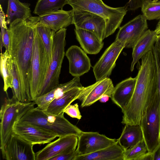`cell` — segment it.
Instances as JSON below:
<instances>
[{
  "label": "cell",
  "instance_id": "6",
  "mask_svg": "<svg viewBox=\"0 0 160 160\" xmlns=\"http://www.w3.org/2000/svg\"><path fill=\"white\" fill-rule=\"evenodd\" d=\"M67 29L63 28L55 32L53 36L52 58L43 82L38 97L50 91L59 84L62 65L65 55Z\"/></svg>",
  "mask_w": 160,
  "mask_h": 160
},
{
  "label": "cell",
  "instance_id": "11",
  "mask_svg": "<svg viewBox=\"0 0 160 160\" xmlns=\"http://www.w3.org/2000/svg\"><path fill=\"white\" fill-rule=\"evenodd\" d=\"M72 24L75 28L89 31L100 40L105 38L106 24L100 16L86 11L73 10Z\"/></svg>",
  "mask_w": 160,
  "mask_h": 160
},
{
  "label": "cell",
  "instance_id": "36",
  "mask_svg": "<svg viewBox=\"0 0 160 160\" xmlns=\"http://www.w3.org/2000/svg\"><path fill=\"white\" fill-rule=\"evenodd\" d=\"M146 0H129L125 5L128 10L133 11L141 8L144 2Z\"/></svg>",
  "mask_w": 160,
  "mask_h": 160
},
{
  "label": "cell",
  "instance_id": "16",
  "mask_svg": "<svg viewBox=\"0 0 160 160\" xmlns=\"http://www.w3.org/2000/svg\"><path fill=\"white\" fill-rule=\"evenodd\" d=\"M12 132L34 145L49 143L57 137L32 125L16 121Z\"/></svg>",
  "mask_w": 160,
  "mask_h": 160
},
{
  "label": "cell",
  "instance_id": "18",
  "mask_svg": "<svg viewBox=\"0 0 160 160\" xmlns=\"http://www.w3.org/2000/svg\"><path fill=\"white\" fill-rule=\"evenodd\" d=\"M65 55L69 62V72L74 77H79L88 72L91 67L90 60L86 53L76 45L70 47Z\"/></svg>",
  "mask_w": 160,
  "mask_h": 160
},
{
  "label": "cell",
  "instance_id": "22",
  "mask_svg": "<svg viewBox=\"0 0 160 160\" xmlns=\"http://www.w3.org/2000/svg\"><path fill=\"white\" fill-rule=\"evenodd\" d=\"M124 150L117 142L93 153L77 156L74 160H124Z\"/></svg>",
  "mask_w": 160,
  "mask_h": 160
},
{
  "label": "cell",
  "instance_id": "31",
  "mask_svg": "<svg viewBox=\"0 0 160 160\" xmlns=\"http://www.w3.org/2000/svg\"><path fill=\"white\" fill-rule=\"evenodd\" d=\"M143 15L147 20L160 19V1L146 0L141 7Z\"/></svg>",
  "mask_w": 160,
  "mask_h": 160
},
{
  "label": "cell",
  "instance_id": "9",
  "mask_svg": "<svg viewBox=\"0 0 160 160\" xmlns=\"http://www.w3.org/2000/svg\"><path fill=\"white\" fill-rule=\"evenodd\" d=\"M33 145L13 132L1 151L7 160H35Z\"/></svg>",
  "mask_w": 160,
  "mask_h": 160
},
{
  "label": "cell",
  "instance_id": "44",
  "mask_svg": "<svg viewBox=\"0 0 160 160\" xmlns=\"http://www.w3.org/2000/svg\"><path fill=\"white\" fill-rule=\"evenodd\" d=\"M159 21H160V20H159Z\"/></svg>",
  "mask_w": 160,
  "mask_h": 160
},
{
  "label": "cell",
  "instance_id": "26",
  "mask_svg": "<svg viewBox=\"0 0 160 160\" xmlns=\"http://www.w3.org/2000/svg\"><path fill=\"white\" fill-rule=\"evenodd\" d=\"M30 4L22 2L19 0H8L6 15L7 24L17 19L26 20L31 17Z\"/></svg>",
  "mask_w": 160,
  "mask_h": 160
},
{
  "label": "cell",
  "instance_id": "8",
  "mask_svg": "<svg viewBox=\"0 0 160 160\" xmlns=\"http://www.w3.org/2000/svg\"><path fill=\"white\" fill-rule=\"evenodd\" d=\"M50 63V62L46 55L43 43L37 32L36 26L30 82V94L32 101L38 97Z\"/></svg>",
  "mask_w": 160,
  "mask_h": 160
},
{
  "label": "cell",
  "instance_id": "34",
  "mask_svg": "<svg viewBox=\"0 0 160 160\" xmlns=\"http://www.w3.org/2000/svg\"><path fill=\"white\" fill-rule=\"evenodd\" d=\"M157 71L158 89L160 98V49L155 44L152 48Z\"/></svg>",
  "mask_w": 160,
  "mask_h": 160
},
{
  "label": "cell",
  "instance_id": "10",
  "mask_svg": "<svg viewBox=\"0 0 160 160\" xmlns=\"http://www.w3.org/2000/svg\"><path fill=\"white\" fill-rule=\"evenodd\" d=\"M124 44L115 40L105 50L93 68L96 81L108 78L116 66V61L122 49Z\"/></svg>",
  "mask_w": 160,
  "mask_h": 160
},
{
  "label": "cell",
  "instance_id": "15",
  "mask_svg": "<svg viewBox=\"0 0 160 160\" xmlns=\"http://www.w3.org/2000/svg\"><path fill=\"white\" fill-rule=\"evenodd\" d=\"M114 88L111 79L107 78L90 86L83 87L77 99L81 101L82 108L90 106L104 95H107L110 98Z\"/></svg>",
  "mask_w": 160,
  "mask_h": 160
},
{
  "label": "cell",
  "instance_id": "28",
  "mask_svg": "<svg viewBox=\"0 0 160 160\" xmlns=\"http://www.w3.org/2000/svg\"><path fill=\"white\" fill-rule=\"evenodd\" d=\"M35 22L38 33L44 46L47 57L50 62L53 50V36L56 32L42 24Z\"/></svg>",
  "mask_w": 160,
  "mask_h": 160
},
{
  "label": "cell",
  "instance_id": "43",
  "mask_svg": "<svg viewBox=\"0 0 160 160\" xmlns=\"http://www.w3.org/2000/svg\"><path fill=\"white\" fill-rule=\"evenodd\" d=\"M159 0H153L152 1L154 2H157Z\"/></svg>",
  "mask_w": 160,
  "mask_h": 160
},
{
  "label": "cell",
  "instance_id": "21",
  "mask_svg": "<svg viewBox=\"0 0 160 160\" xmlns=\"http://www.w3.org/2000/svg\"><path fill=\"white\" fill-rule=\"evenodd\" d=\"M157 34L155 30L147 29L137 41L132 48V60L130 70L132 72L135 65L142 56L152 49Z\"/></svg>",
  "mask_w": 160,
  "mask_h": 160
},
{
  "label": "cell",
  "instance_id": "4",
  "mask_svg": "<svg viewBox=\"0 0 160 160\" xmlns=\"http://www.w3.org/2000/svg\"><path fill=\"white\" fill-rule=\"evenodd\" d=\"M148 152H153L160 143V98L158 87L148 96L139 124Z\"/></svg>",
  "mask_w": 160,
  "mask_h": 160
},
{
  "label": "cell",
  "instance_id": "30",
  "mask_svg": "<svg viewBox=\"0 0 160 160\" xmlns=\"http://www.w3.org/2000/svg\"><path fill=\"white\" fill-rule=\"evenodd\" d=\"M0 25L1 28L0 35V45L1 53L3 47L6 51L10 53V39L9 28H8L6 15L0 5Z\"/></svg>",
  "mask_w": 160,
  "mask_h": 160
},
{
  "label": "cell",
  "instance_id": "32",
  "mask_svg": "<svg viewBox=\"0 0 160 160\" xmlns=\"http://www.w3.org/2000/svg\"><path fill=\"white\" fill-rule=\"evenodd\" d=\"M148 152L143 138L132 147L124 150V160H137Z\"/></svg>",
  "mask_w": 160,
  "mask_h": 160
},
{
  "label": "cell",
  "instance_id": "24",
  "mask_svg": "<svg viewBox=\"0 0 160 160\" xmlns=\"http://www.w3.org/2000/svg\"><path fill=\"white\" fill-rule=\"evenodd\" d=\"M81 88H74L65 92L59 97L53 100L45 111L49 113L55 115L64 114L66 108L77 99Z\"/></svg>",
  "mask_w": 160,
  "mask_h": 160
},
{
  "label": "cell",
  "instance_id": "12",
  "mask_svg": "<svg viewBox=\"0 0 160 160\" xmlns=\"http://www.w3.org/2000/svg\"><path fill=\"white\" fill-rule=\"evenodd\" d=\"M119 29L115 40L124 44L125 48H132L148 29L147 20L143 15L140 14Z\"/></svg>",
  "mask_w": 160,
  "mask_h": 160
},
{
  "label": "cell",
  "instance_id": "7",
  "mask_svg": "<svg viewBox=\"0 0 160 160\" xmlns=\"http://www.w3.org/2000/svg\"><path fill=\"white\" fill-rule=\"evenodd\" d=\"M33 101L22 102L12 97L5 98L0 111V149L2 150L13 132L15 122L28 111L34 108Z\"/></svg>",
  "mask_w": 160,
  "mask_h": 160
},
{
  "label": "cell",
  "instance_id": "41",
  "mask_svg": "<svg viewBox=\"0 0 160 160\" xmlns=\"http://www.w3.org/2000/svg\"><path fill=\"white\" fill-rule=\"evenodd\" d=\"M155 44L160 49V35L157 36Z\"/></svg>",
  "mask_w": 160,
  "mask_h": 160
},
{
  "label": "cell",
  "instance_id": "38",
  "mask_svg": "<svg viewBox=\"0 0 160 160\" xmlns=\"http://www.w3.org/2000/svg\"><path fill=\"white\" fill-rule=\"evenodd\" d=\"M137 160H153V152H148L139 158Z\"/></svg>",
  "mask_w": 160,
  "mask_h": 160
},
{
  "label": "cell",
  "instance_id": "20",
  "mask_svg": "<svg viewBox=\"0 0 160 160\" xmlns=\"http://www.w3.org/2000/svg\"><path fill=\"white\" fill-rule=\"evenodd\" d=\"M136 80V77H130L120 82L114 87L110 98L122 110L128 105L132 97Z\"/></svg>",
  "mask_w": 160,
  "mask_h": 160
},
{
  "label": "cell",
  "instance_id": "42",
  "mask_svg": "<svg viewBox=\"0 0 160 160\" xmlns=\"http://www.w3.org/2000/svg\"><path fill=\"white\" fill-rule=\"evenodd\" d=\"M155 30L157 33V35H160V21L159 22Z\"/></svg>",
  "mask_w": 160,
  "mask_h": 160
},
{
  "label": "cell",
  "instance_id": "29",
  "mask_svg": "<svg viewBox=\"0 0 160 160\" xmlns=\"http://www.w3.org/2000/svg\"><path fill=\"white\" fill-rule=\"evenodd\" d=\"M67 0H38L33 13L41 16L52 12L62 9Z\"/></svg>",
  "mask_w": 160,
  "mask_h": 160
},
{
  "label": "cell",
  "instance_id": "13",
  "mask_svg": "<svg viewBox=\"0 0 160 160\" xmlns=\"http://www.w3.org/2000/svg\"><path fill=\"white\" fill-rule=\"evenodd\" d=\"M77 156L93 153L106 148L115 143L117 139L109 138L96 132L82 131L78 136Z\"/></svg>",
  "mask_w": 160,
  "mask_h": 160
},
{
  "label": "cell",
  "instance_id": "37",
  "mask_svg": "<svg viewBox=\"0 0 160 160\" xmlns=\"http://www.w3.org/2000/svg\"><path fill=\"white\" fill-rule=\"evenodd\" d=\"M77 156L75 151L69 153H62L55 156L49 160H74L75 157Z\"/></svg>",
  "mask_w": 160,
  "mask_h": 160
},
{
  "label": "cell",
  "instance_id": "33",
  "mask_svg": "<svg viewBox=\"0 0 160 160\" xmlns=\"http://www.w3.org/2000/svg\"><path fill=\"white\" fill-rule=\"evenodd\" d=\"M13 96L17 100L22 102V88L21 77L16 63L13 60L12 82Z\"/></svg>",
  "mask_w": 160,
  "mask_h": 160
},
{
  "label": "cell",
  "instance_id": "17",
  "mask_svg": "<svg viewBox=\"0 0 160 160\" xmlns=\"http://www.w3.org/2000/svg\"><path fill=\"white\" fill-rule=\"evenodd\" d=\"M31 18L36 23L42 24L56 32L72 24L73 10H58Z\"/></svg>",
  "mask_w": 160,
  "mask_h": 160
},
{
  "label": "cell",
  "instance_id": "1",
  "mask_svg": "<svg viewBox=\"0 0 160 160\" xmlns=\"http://www.w3.org/2000/svg\"><path fill=\"white\" fill-rule=\"evenodd\" d=\"M10 54L16 63L22 83V102H32L30 91L31 61L36 23L31 17L17 19L10 24Z\"/></svg>",
  "mask_w": 160,
  "mask_h": 160
},
{
  "label": "cell",
  "instance_id": "23",
  "mask_svg": "<svg viewBox=\"0 0 160 160\" xmlns=\"http://www.w3.org/2000/svg\"><path fill=\"white\" fill-rule=\"evenodd\" d=\"M76 38L83 51L87 54H96L103 47L104 42L92 32L84 29H74Z\"/></svg>",
  "mask_w": 160,
  "mask_h": 160
},
{
  "label": "cell",
  "instance_id": "25",
  "mask_svg": "<svg viewBox=\"0 0 160 160\" xmlns=\"http://www.w3.org/2000/svg\"><path fill=\"white\" fill-rule=\"evenodd\" d=\"M125 125L120 136L117 139L118 144L124 150L134 146L143 138L139 125Z\"/></svg>",
  "mask_w": 160,
  "mask_h": 160
},
{
  "label": "cell",
  "instance_id": "19",
  "mask_svg": "<svg viewBox=\"0 0 160 160\" xmlns=\"http://www.w3.org/2000/svg\"><path fill=\"white\" fill-rule=\"evenodd\" d=\"M83 87L80 82L79 77H74L70 81L65 83L58 84L46 94L37 98L33 102L37 108L46 110L50 103L64 93L74 88Z\"/></svg>",
  "mask_w": 160,
  "mask_h": 160
},
{
  "label": "cell",
  "instance_id": "3",
  "mask_svg": "<svg viewBox=\"0 0 160 160\" xmlns=\"http://www.w3.org/2000/svg\"><path fill=\"white\" fill-rule=\"evenodd\" d=\"M17 121L36 127L58 137L70 135L78 137L82 131L67 119L64 114H51L37 107L28 111Z\"/></svg>",
  "mask_w": 160,
  "mask_h": 160
},
{
  "label": "cell",
  "instance_id": "40",
  "mask_svg": "<svg viewBox=\"0 0 160 160\" xmlns=\"http://www.w3.org/2000/svg\"><path fill=\"white\" fill-rule=\"evenodd\" d=\"M110 98V97L108 95L105 94L102 96L99 100L102 103H105L109 100Z\"/></svg>",
  "mask_w": 160,
  "mask_h": 160
},
{
  "label": "cell",
  "instance_id": "5",
  "mask_svg": "<svg viewBox=\"0 0 160 160\" xmlns=\"http://www.w3.org/2000/svg\"><path fill=\"white\" fill-rule=\"evenodd\" d=\"M67 4L73 10L88 11L103 18L106 24L105 38L119 28L128 11L125 5L112 8L105 4L102 0H67Z\"/></svg>",
  "mask_w": 160,
  "mask_h": 160
},
{
  "label": "cell",
  "instance_id": "14",
  "mask_svg": "<svg viewBox=\"0 0 160 160\" xmlns=\"http://www.w3.org/2000/svg\"><path fill=\"white\" fill-rule=\"evenodd\" d=\"M78 140V137L73 135L59 137L36 152L35 160H49L62 153L73 152L76 149Z\"/></svg>",
  "mask_w": 160,
  "mask_h": 160
},
{
  "label": "cell",
  "instance_id": "35",
  "mask_svg": "<svg viewBox=\"0 0 160 160\" xmlns=\"http://www.w3.org/2000/svg\"><path fill=\"white\" fill-rule=\"evenodd\" d=\"M64 113L72 118L80 119L82 116L79 110L78 105L77 103L68 105L64 111Z\"/></svg>",
  "mask_w": 160,
  "mask_h": 160
},
{
  "label": "cell",
  "instance_id": "2",
  "mask_svg": "<svg viewBox=\"0 0 160 160\" xmlns=\"http://www.w3.org/2000/svg\"><path fill=\"white\" fill-rule=\"evenodd\" d=\"M132 97L122 110L121 122L125 124L139 125L141 113L150 93L158 87L157 71L152 49L141 58Z\"/></svg>",
  "mask_w": 160,
  "mask_h": 160
},
{
  "label": "cell",
  "instance_id": "27",
  "mask_svg": "<svg viewBox=\"0 0 160 160\" xmlns=\"http://www.w3.org/2000/svg\"><path fill=\"white\" fill-rule=\"evenodd\" d=\"M12 62L13 59L9 52L5 50L1 53L0 72L4 81L3 90L7 95L8 89H12Z\"/></svg>",
  "mask_w": 160,
  "mask_h": 160
},
{
  "label": "cell",
  "instance_id": "39",
  "mask_svg": "<svg viewBox=\"0 0 160 160\" xmlns=\"http://www.w3.org/2000/svg\"><path fill=\"white\" fill-rule=\"evenodd\" d=\"M153 160H160V143L159 146L153 152Z\"/></svg>",
  "mask_w": 160,
  "mask_h": 160
}]
</instances>
